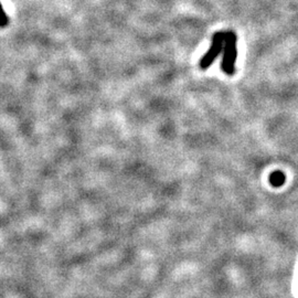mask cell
I'll return each mask as SVG.
<instances>
[{"instance_id":"cell-1","label":"cell","mask_w":298,"mask_h":298,"mask_svg":"<svg viewBox=\"0 0 298 298\" xmlns=\"http://www.w3.org/2000/svg\"><path fill=\"white\" fill-rule=\"evenodd\" d=\"M236 59H238V37L233 31H226L221 62L222 71L226 75L232 76L235 74Z\"/></svg>"},{"instance_id":"cell-2","label":"cell","mask_w":298,"mask_h":298,"mask_svg":"<svg viewBox=\"0 0 298 298\" xmlns=\"http://www.w3.org/2000/svg\"><path fill=\"white\" fill-rule=\"evenodd\" d=\"M224 41H225V32L219 31L213 34L211 46L205 52V54L201 58L199 62V67L201 70H207L213 64L214 61L223 52V48H224Z\"/></svg>"},{"instance_id":"cell-3","label":"cell","mask_w":298,"mask_h":298,"mask_svg":"<svg viewBox=\"0 0 298 298\" xmlns=\"http://www.w3.org/2000/svg\"><path fill=\"white\" fill-rule=\"evenodd\" d=\"M285 180H286V177H285V174L282 172H274L270 176L271 185L275 188L282 187L285 183Z\"/></svg>"},{"instance_id":"cell-4","label":"cell","mask_w":298,"mask_h":298,"mask_svg":"<svg viewBox=\"0 0 298 298\" xmlns=\"http://www.w3.org/2000/svg\"><path fill=\"white\" fill-rule=\"evenodd\" d=\"M8 23H9V19H8V16L5 10H3L1 3H0V28L6 27Z\"/></svg>"}]
</instances>
